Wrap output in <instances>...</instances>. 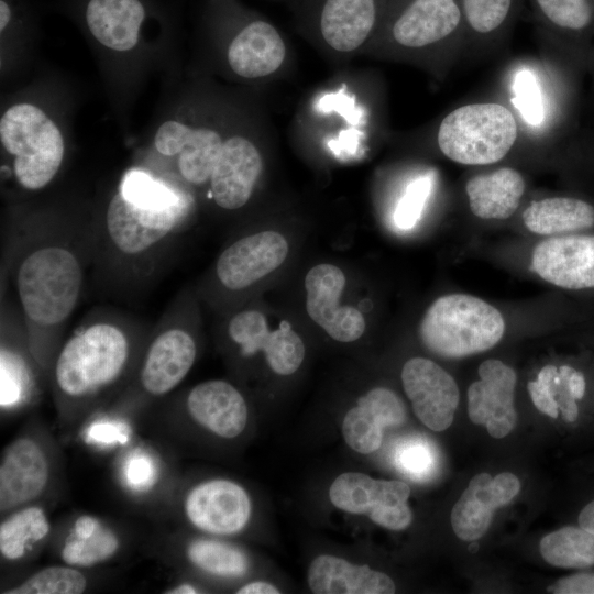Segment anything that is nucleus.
Listing matches in <instances>:
<instances>
[{"label": "nucleus", "instance_id": "obj_28", "mask_svg": "<svg viewBox=\"0 0 594 594\" xmlns=\"http://www.w3.org/2000/svg\"><path fill=\"white\" fill-rule=\"evenodd\" d=\"M145 15L140 0H89L85 10L94 37L114 51H129L136 45Z\"/></svg>", "mask_w": 594, "mask_h": 594}, {"label": "nucleus", "instance_id": "obj_17", "mask_svg": "<svg viewBox=\"0 0 594 594\" xmlns=\"http://www.w3.org/2000/svg\"><path fill=\"white\" fill-rule=\"evenodd\" d=\"M185 512L189 521L202 531L232 535L242 530L249 521L251 502L239 484L213 480L189 492Z\"/></svg>", "mask_w": 594, "mask_h": 594}, {"label": "nucleus", "instance_id": "obj_30", "mask_svg": "<svg viewBox=\"0 0 594 594\" xmlns=\"http://www.w3.org/2000/svg\"><path fill=\"white\" fill-rule=\"evenodd\" d=\"M466 42L491 44L503 38L516 22L524 0H459Z\"/></svg>", "mask_w": 594, "mask_h": 594}, {"label": "nucleus", "instance_id": "obj_12", "mask_svg": "<svg viewBox=\"0 0 594 594\" xmlns=\"http://www.w3.org/2000/svg\"><path fill=\"white\" fill-rule=\"evenodd\" d=\"M531 268L541 279L559 288H594V235L548 237L534 249Z\"/></svg>", "mask_w": 594, "mask_h": 594}, {"label": "nucleus", "instance_id": "obj_37", "mask_svg": "<svg viewBox=\"0 0 594 594\" xmlns=\"http://www.w3.org/2000/svg\"><path fill=\"white\" fill-rule=\"evenodd\" d=\"M87 587L85 575L72 566L42 569L6 594H80Z\"/></svg>", "mask_w": 594, "mask_h": 594}, {"label": "nucleus", "instance_id": "obj_21", "mask_svg": "<svg viewBox=\"0 0 594 594\" xmlns=\"http://www.w3.org/2000/svg\"><path fill=\"white\" fill-rule=\"evenodd\" d=\"M48 477V460L36 441L20 438L10 443L0 463V510L8 512L35 499Z\"/></svg>", "mask_w": 594, "mask_h": 594}, {"label": "nucleus", "instance_id": "obj_5", "mask_svg": "<svg viewBox=\"0 0 594 594\" xmlns=\"http://www.w3.org/2000/svg\"><path fill=\"white\" fill-rule=\"evenodd\" d=\"M519 127L501 102H472L447 113L437 130V145L450 161L466 166L501 162L514 147Z\"/></svg>", "mask_w": 594, "mask_h": 594}, {"label": "nucleus", "instance_id": "obj_19", "mask_svg": "<svg viewBox=\"0 0 594 594\" xmlns=\"http://www.w3.org/2000/svg\"><path fill=\"white\" fill-rule=\"evenodd\" d=\"M542 32L584 68L594 35V0H530Z\"/></svg>", "mask_w": 594, "mask_h": 594}, {"label": "nucleus", "instance_id": "obj_46", "mask_svg": "<svg viewBox=\"0 0 594 594\" xmlns=\"http://www.w3.org/2000/svg\"><path fill=\"white\" fill-rule=\"evenodd\" d=\"M12 19V9L6 0H0V31L3 32Z\"/></svg>", "mask_w": 594, "mask_h": 594}, {"label": "nucleus", "instance_id": "obj_32", "mask_svg": "<svg viewBox=\"0 0 594 594\" xmlns=\"http://www.w3.org/2000/svg\"><path fill=\"white\" fill-rule=\"evenodd\" d=\"M540 553L551 565L586 570L594 566V534L581 526H565L546 535Z\"/></svg>", "mask_w": 594, "mask_h": 594}, {"label": "nucleus", "instance_id": "obj_8", "mask_svg": "<svg viewBox=\"0 0 594 594\" xmlns=\"http://www.w3.org/2000/svg\"><path fill=\"white\" fill-rule=\"evenodd\" d=\"M389 0H298L304 23L338 53H352L373 40Z\"/></svg>", "mask_w": 594, "mask_h": 594}, {"label": "nucleus", "instance_id": "obj_47", "mask_svg": "<svg viewBox=\"0 0 594 594\" xmlns=\"http://www.w3.org/2000/svg\"><path fill=\"white\" fill-rule=\"evenodd\" d=\"M585 69L588 72V74L592 77L593 95H594V44L591 47V51L588 53Z\"/></svg>", "mask_w": 594, "mask_h": 594}, {"label": "nucleus", "instance_id": "obj_16", "mask_svg": "<svg viewBox=\"0 0 594 594\" xmlns=\"http://www.w3.org/2000/svg\"><path fill=\"white\" fill-rule=\"evenodd\" d=\"M287 253V241L278 232L263 231L246 235L220 254L216 274L226 288L241 290L276 270Z\"/></svg>", "mask_w": 594, "mask_h": 594}, {"label": "nucleus", "instance_id": "obj_6", "mask_svg": "<svg viewBox=\"0 0 594 594\" xmlns=\"http://www.w3.org/2000/svg\"><path fill=\"white\" fill-rule=\"evenodd\" d=\"M0 140L13 158L14 177L24 189H42L56 176L64 158V139L38 107H10L0 120Z\"/></svg>", "mask_w": 594, "mask_h": 594}, {"label": "nucleus", "instance_id": "obj_34", "mask_svg": "<svg viewBox=\"0 0 594 594\" xmlns=\"http://www.w3.org/2000/svg\"><path fill=\"white\" fill-rule=\"evenodd\" d=\"M223 140L208 128L193 129L183 150L177 155L180 176L191 185H204L210 180L220 155Z\"/></svg>", "mask_w": 594, "mask_h": 594}, {"label": "nucleus", "instance_id": "obj_38", "mask_svg": "<svg viewBox=\"0 0 594 594\" xmlns=\"http://www.w3.org/2000/svg\"><path fill=\"white\" fill-rule=\"evenodd\" d=\"M430 189L428 178L414 182L400 199L394 221L399 229H411L418 221Z\"/></svg>", "mask_w": 594, "mask_h": 594}, {"label": "nucleus", "instance_id": "obj_13", "mask_svg": "<svg viewBox=\"0 0 594 594\" xmlns=\"http://www.w3.org/2000/svg\"><path fill=\"white\" fill-rule=\"evenodd\" d=\"M479 377L468 389L469 418L475 425H485L493 438H504L517 422L516 373L504 362L491 359L479 366Z\"/></svg>", "mask_w": 594, "mask_h": 594}, {"label": "nucleus", "instance_id": "obj_24", "mask_svg": "<svg viewBox=\"0 0 594 594\" xmlns=\"http://www.w3.org/2000/svg\"><path fill=\"white\" fill-rule=\"evenodd\" d=\"M186 404L190 417L219 437L235 438L246 426L245 400L228 382L213 380L196 385Z\"/></svg>", "mask_w": 594, "mask_h": 594}, {"label": "nucleus", "instance_id": "obj_14", "mask_svg": "<svg viewBox=\"0 0 594 594\" xmlns=\"http://www.w3.org/2000/svg\"><path fill=\"white\" fill-rule=\"evenodd\" d=\"M344 286L345 276L339 267L328 263L314 266L305 277L306 309L331 338L352 342L363 334L365 320L356 308L338 304Z\"/></svg>", "mask_w": 594, "mask_h": 594}, {"label": "nucleus", "instance_id": "obj_41", "mask_svg": "<svg viewBox=\"0 0 594 594\" xmlns=\"http://www.w3.org/2000/svg\"><path fill=\"white\" fill-rule=\"evenodd\" d=\"M554 594H594V572H578L558 580L548 587Z\"/></svg>", "mask_w": 594, "mask_h": 594}, {"label": "nucleus", "instance_id": "obj_25", "mask_svg": "<svg viewBox=\"0 0 594 594\" xmlns=\"http://www.w3.org/2000/svg\"><path fill=\"white\" fill-rule=\"evenodd\" d=\"M586 391L584 373L569 364H548L539 371L535 381L528 383L535 407L553 419L561 416L568 424L579 420Z\"/></svg>", "mask_w": 594, "mask_h": 594}, {"label": "nucleus", "instance_id": "obj_44", "mask_svg": "<svg viewBox=\"0 0 594 594\" xmlns=\"http://www.w3.org/2000/svg\"><path fill=\"white\" fill-rule=\"evenodd\" d=\"M578 525L594 534V498L585 503L578 515Z\"/></svg>", "mask_w": 594, "mask_h": 594}, {"label": "nucleus", "instance_id": "obj_9", "mask_svg": "<svg viewBox=\"0 0 594 594\" xmlns=\"http://www.w3.org/2000/svg\"><path fill=\"white\" fill-rule=\"evenodd\" d=\"M409 486L400 481L374 480L371 476L348 472L331 484L329 496L339 509L351 514H367L381 527L402 530L411 522L407 504Z\"/></svg>", "mask_w": 594, "mask_h": 594}, {"label": "nucleus", "instance_id": "obj_4", "mask_svg": "<svg viewBox=\"0 0 594 594\" xmlns=\"http://www.w3.org/2000/svg\"><path fill=\"white\" fill-rule=\"evenodd\" d=\"M502 312L484 299L462 293L440 296L426 310L419 337L432 353L460 359L485 352L503 338Z\"/></svg>", "mask_w": 594, "mask_h": 594}, {"label": "nucleus", "instance_id": "obj_45", "mask_svg": "<svg viewBox=\"0 0 594 594\" xmlns=\"http://www.w3.org/2000/svg\"><path fill=\"white\" fill-rule=\"evenodd\" d=\"M238 594H277L279 591L272 584L263 581H256L242 586Z\"/></svg>", "mask_w": 594, "mask_h": 594}, {"label": "nucleus", "instance_id": "obj_20", "mask_svg": "<svg viewBox=\"0 0 594 594\" xmlns=\"http://www.w3.org/2000/svg\"><path fill=\"white\" fill-rule=\"evenodd\" d=\"M262 168V156L253 142L240 135L227 139L209 180L215 202L228 210L243 207Z\"/></svg>", "mask_w": 594, "mask_h": 594}, {"label": "nucleus", "instance_id": "obj_1", "mask_svg": "<svg viewBox=\"0 0 594 594\" xmlns=\"http://www.w3.org/2000/svg\"><path fill=\"white\" fill-rule=\"evenodd\" d=\"M26 235L14 250L12 274L29 338L40 343L59 333L77 307L85 261L63 233Z\"/></svg>", "mask_w": 594, "mask_h": 594}, {"label": "nucleus", "instance_id": "obj_33", "mask_svg": "<svg viewBox=\"0 0 594 594\" xmlns=\"http://www.w3.org/2000/svg\"><path fill=\"white\" fill-rule=\"evenodd\" d=\"M50 532V522L41 507L13 513L0 525V552L7 560H19Z\"/></svg>", "mask_w": 594, "mask_h": 594}, {"label": "nucleus", "instance_id": "obj_36", "mask_svg": "<svg viewBox=\"0 0 594 594\" xmlns=\"http://www.w3.org/2000/svg\"><path fill=\"white\" fill-rule=\"evenodd\" d=\"M393 463L402 474L413 481L427 482L437 473L439 453L427 438L409 436L396 443Z\"/></svg>", "mask_w": 594, "mask_h": 594}, {"label": "nucleus", "instance_id": "obj_42", "mask_svg": "<svg viewBox=\"0 0 594 594\" xmlns=\"http://www.w3.org/2000/svg\"><path fill=\"white\" fill-rule=\"evenodd\" d=\"M154 468L144 455L131 458L127 464V479L135 487H145L153 481Z\"/></svg>", "mask_w": 594, "mask_h": 594}, {"label": "nucleus", "instance_id": "obj_29", "mask_svg": "<svg viewBox=\"0 0 594 594\" xmlns=\"http://www.w3.org/2000/svg\"><path fill=\"white\" fill-rule=\"evenodd\" d=\"M525 228L535 234L557 237L594 227V205L573 196H551L530 201L521 212Z\"/></svg>", "mask_w": 594, "mask_h": 594}, {"label": "nucleus", "instance_id": "obj_3", "mask_svg": "<svg viewBox=\"0 0 594 594\" xmlns=\"http://www.w3.org/2000/svg\"><path fill=\"white\" fill-rule=\"evenodd\" d=\"M135 336L131 324L119 316L99 315L82 322L55 359L57 393L82 400L109 388L128 369Z\"/></svg>", "mask_w": 594, "mask_h": 594}, {"label": "nucleus", "instance_id": "obj_2", "mask_svg": "<svg viewBox=\"0 0 594 594\" xmlns=\"http://www.w3.org/2000/svg\"><path fill=\"white\" fill-rule=\"evenodd\" d=\"M189 209L188 199L163 180L130 170L110 199L103 240L124 266L144 267L172 240Z\"/></svg>", "mask_w": 594, "mask_h": 594}, {"label": "nucleus", "instance_id": "obj_18", "mask_svg": "<svg viewBox=\"0 0 594 594\" xmlns=\"http://www.w3.org/2000/svg\"><path fill=\"white\" fill-rule=\"evenodd\" d=\"M516 475L504 472L495 477L480 473L472 477L451 512V526L463 541H474L488 529L494 512L508 504L519 492Z\"/></svg>", "mask_w": 594, "mask_h": 594}, {"label": "nucleus", "instance_id": "obj_10", "mask_svg": "<svg viewBox=\"0 0 594 594\" xmlns=\"http://www.w3.org/2000/svg\"><path fill=\"white\" fill-rule=\"evenodd\" d=\"M402 382L418 419L433 431H443L453 421L459 405L454 378L441 366L425 358L408 360Z\"/></svg>", "mask_w": 594, "mask_h": 594}, {"label": "nucleus", "instance_id": "obj_11", "mask_svg": "<svg viewBox=\"0 0 594 594\" xmlns=\"http://www.w3.org/2000/svg\"><path fill=\"white\" fill-rule=\"evenodd\" d=\"M150 342L140 370V383L145 393L163 396L173 391L191 370L197 344L188 330L166 317Z\"/></svg>", "mask_w": 594, "mask_h": 594}, {"label": "nucleus", "instance_id": "obj_27", "mask_svg": "<svg viewBox=\"0 0 594 594\" xmlns=\"http://www.w3.org/2000/svg\"><path fill=\"white\" fill-rule=\"evenodd\" d=\"M308 584L316 594H392L393 580L369 565H354L341 558L322 554L308 570Z\"/></svg>", "mask_w": 594, "mask_h": 594}, {"label": "nucleus", "instance_id": "obj_15", "mask_svg": "<svg viewBox=\"0 0 594 594\" xmlns=\"http://www.w3.org/2000/svg\"><path fill=\"white\" fill-rule=\"evenodd\" d=\"M228 333L243 355L263 351L268 366L279 375L295 373L305 358L304 342L289 322L282 321L279 328L272 331L264 315L256 310L234 315Z\"/></svg>", "mask_w": 594, "mask_h": 594}, {"label": "nucleus", "instance_id": "obj_22", "mask_svg": "<svg viewBox=\"0 0 594 594\" xmlns=\"http://www.w3.org/2000/svg\"><path fill=\"white\" fill-rule=\"evenodd\" d=\"M287 46L267 20L250 16L228 47V63L239 76L256 79L276 73L286 59Z\"/></svg>", "mask_w": 594, "mask_h": 594}, {"label": "nucleus", "instance_id": "obj_35", "mask_svg": "<svg viewBox=\"0 0 594 594\" xmlns=\"http://www.w3.org/2000/svg\"><path fill=\"white\" fill-rule=\"evenodd\" d=\"M187 556L200 570L222 576H241L249 568L248 558L239 548L210 539L193 541Z\"/></svg>", "mask_w": 594, "mask_h": 594}, {"label": "nucleus", "instance_id": "obj_23", "mask_svg": "<svg viewBox=\"0 0 594 594\" xmlns=\"http://www.w3.org/2000/svg\"><path fill=\"white\" fill-rule=\"evenodd\" d=\"M406 418L400 398L391 389L376 387L359 398L343 420L342 433L354 451L369 454L376 451L386 427L399 426Z\"/></svg>", "mask_w": 594, "mask_h": 594}, {"label": "nucleus", "instance_id": "obj_48", "mask_svg": "<svg viewBox=\"0 0 594 594\" xmlns=\"http://www.w3.org/2000/svg\"><path fill=\"white\" fill-rule=\"evenodd\" d=\"M167 593H170V594H190V593H197V591H196L195 587H193L189 584H182V585H178V586L172 588Z\"/></svg>", "mask_w": 594, "mask_h": 594}, {"label": "nucleus", "instance_id": "obj_31", "mask_svg": "<svg viewBox=\"0 0 594 594\" xmlns=\"http://www.w3.org/2000/svg\"><path fill=\"white\" fill-rule=\"evenodd\" d=\"M118 537L91 516L79 517L63 549L62 558L69 565L90 566L108 560L119 549Z\"/></svg>", "mask_w": 594, "mask_h": 594}, {"label": "nucleus", "instance_id": "obj_39", "mask_svg": "<svg viewBox=\"0 0 594 594\" xmlns=\"http://www.w3.org/2000/svg\"><path fill=\"white\" fill-rule=\"evenodd\" d=\"M191 131L193 128L182 122L175 120L166 121L156 131L154 138L155 148L164 156L178 155Z\"/></svg>", "mask_w": 594, "mask_h": 594}, {"label": "nucleus", "instance_id": "obj_43", "mask_svg": "<svg viewBox=\"0 0 594 594\" xmlns=\"http://www.w3.org/2000/svg\"><path fill=\"white\" fill-rule=\"evenodd\" d=\"M89 438L98 442H114V441H125L127 433L125 430H122L120 426L116 424L101 422L95 424L89 429Z\"/></svg>", "mask_w": 594, "mask_h": 594}, {"label": "nucleus", "instance_id": "obj_7", "mask_svg": "<svg viewBox=\"0 0 594 594\" xmlns=\"http://www.w3.org/2000/svg\"><path fill=\"white\" fill-rule=\"evenodd\" d=\"M374 38L406 53L466 43L459 0H389Z\"/></svg>", "mask_w": 594, "mask_h": 594}, {"label": "nucleus", "instance_id": "obj_40", "mask_svg": "<svg viewBox=\"0 0 594 594\" xmlns=\"http://www.w3.org/2000/svg\"><path fill=\"white\" fill-rule=\"evenodd\" d=\"M21 370L13 359L1 351V406L8 407L16 403L21 396Z\"/></svg>", "mask_w": 594, "mask_h": 594}, {"label": "nucleus", "instance_id": "obj_26", "mask_svg": "<svg viewBox=\"0 0 594 594\" xmlns=\"http://www.w3.org/2000/svg\"><path fill=\"white\" fill-rule=\"evenodd\" d=\"M464 189L472 215L483 220H506L520 206L526 179L518 169L502 166L473 175Z\"/></svg>", "mask_w": 594, "mask_h": 594}]
</instances>
